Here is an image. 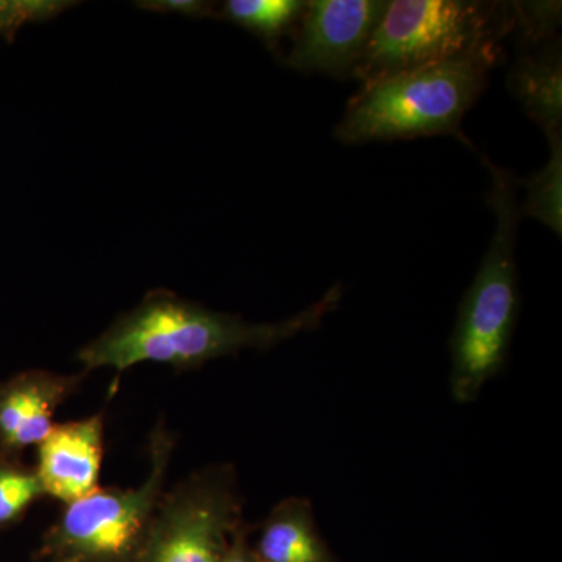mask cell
I'll return each mask as SVG.
<instances>
[{
	"mask_svg": "<svg viewBox=\"0 0 562 562\" xmlns=\"http://www.w3.org/2000/svg\"><path fill=\"white\" fill-rule=\"evenodd\" d=\"M305 7L302 0H228L222 5L221 16L255 33L276 49L281 36L301 21Z\"/></svg>",
	"mask_w": 562,
	"mask_h": 562,
	"instance_id": "12",
	"label": "cell"
},
{
	"mask_svg": "<svg viewBox=\"0 0 562 562\" xmlns=\"http://www.w3.org/2000/svg\"><path fill=\"white\" fill-rule=\"evenodd\" d=\"M44 497L35 468L25 465L21 458L0 453V530L20 524Z\"/></svg>",
	"mask_w": 562,
	"mask_h": 562,
	"instance_id": "14",
	"label": "cell"
},
{
	"mask_svg": "<svg viewBox=\"0 0 562 562\" xmlns=\"http://www.w3.org/2000/svg\"><path fill=\"white\" fill-rule=\"evenodd\" d=\"M85 376L35 369L0 383V453L21 458L29 447L40 446L54 428L55 413Z\"/></svg>",
	"mask_w": 562,
	"mask_h": 562,
	"instance_id": "9",
	"label": "cell"
},
{
	"mask_svg": "<svg viewBox=\"0 0 562 562\" xmlns=\"http://www.w3.org/2000/svg\"><path fill=\"white\" fill-rule=\"evenodd\" d=\"M512 29L509 2L394 0L387 2L353 79L371 83L403 70L501 47Z\"/></svg>",
	"mask_w": 562,
	"mask_h": 562,
	"instance_id": "4",
	"label": "cell"
},
{
	"mask_svg": "<svg viewBox=\"0 0 562 562\" xmlns=\"http://www.w3.org/2000/svg\"><path fill=\"white\" fill-rule=\"evenodd\" d=\"M484 162L492 177L487 205L495 228L479 272L462 297L450 339V391L461 405L476 401L484 384L505 369L520 313L516 243L522 211L517 203V180L508 169Z\"/></svg>",
	"mask_w": 562,
	"mask_h": 562,
	"instance_id": "2",
	"label": "cell"
},
{
	"mask_svg": "<svg viewBox=\"0 0 562 562\" xmlns=\"http://www.w3.org/2000/svg\"><path fill=\"white\" fill-rule=\"evenodd\" d=\"M501 58L491 47L362 85L333 135L347 146L454 135Z\"/></svg>",
	"mask_w": 562,
	"mask_h": 562,
	"instance_id": "3",
	"label": "cell"
},
{
	"mask_svg": "<svg viewBox=\"0 0 562 562\" xmlns=\"http://www.w3.org/2000/svg\"><path fill=\"white\" fill-rule=\"evenodd\" d=\"M254 531L255 525L244 522L233 535L231 546H228L222 562H260L251 549L250 535Z\"/></svg>",
	"mask_w": 562,
	"mask_h": 562,
	"instance_id": "18",
	"label": "cell"
},
{
	"mask_svg": "<svg viewBox=\"0 0 562 562\" xmlns=\"http://www.w3.org/2000/svg\"><path fill=\"white\" fill-rule=\"evenodd\" d=\"M550 158L541 171L525 181L527 199L520 206L522 216L542 222L561 236L562 231V138L550 139Z\"/></svg>",
	"mask_w": 562,
	"mask_h": 562,
	"instance_id": "13",
	"label": "cell"
},
{
	"mask_svg": "<svg viewBox=\"0 0 562 562\" xmlns=\"http://www.w3.org/2000/svg\"><path fill=\"white\" fill-rule=\"evenodd\" d=\"M105 457V413L55 424L36 446L35 471L46 497L68 505L98 490Z\"/></svg>",
	"mask_w": 562,
	"mask_h": 562,
	"instance_id": "8",
	"label": "cell"
},
{
	"mask_svg": "<svg viewBox=\"0 0 562 562\" xmlns=\"http://www.w3.org/2000/svg\"><path fill=\"white\" fill-rule=\"evenodd\" d=\"M139 9L162 11V13H180L192 18H209L214 13L213 3L201 0H150L138 2Z\"/></svg>",
	"mask_w": 562,
	"mask_h": 562,
	"instance_id": "17",
	"label": "cell"
},
{
	"mask_svg": "<svg viewBox=\"0 0 562 562\" xmlns=\"http://www.w3.org/2000/svg\"><path fill=\"white\" fill-rule=\"evenodd\" d=\"M508 90L547 139L562 138L561 41L520 47L508 76Z\"/></svg>",
	"mask_w": 562,
	"mask_h": 562,
	"instance_id": "10",
	"label": "cell"
},
{
	"mask_svg": "<svg viewBox=\"0 0 562 562\" xmlns=\"http://www.w3.org/2000/svg\"><path fill=\"white\" fill-rule=\"evenodd\" d=\"M386 7V0L306 2L286 65L305 74L353 79Z\"/></svg>",
	"mask_w": 562,
	"mask_h": 562,
	"instance_id": "7",
	"label": "cell"
},
{
	"mask_svg": "<svg viewBox=\"0 0 562 562\" xmlns=\"http://www.w3.org/2000/svg\"><path fill=\"white\" fill-rule=\"evenodd\" d=\"M255 530L251 549L260 562H338L317 530L310 498H284Z\"/></svg>",
	"mask_w": 562,
	"mask_h": 562,
	"instance_id": "11",
	"label": "cell"
},
{
	"mask_svg": "<svg viewBox=\"0 0 562 562\" xmlns=\"http://www.w3.org/2000/svg\"><path fill=\"white\" fill-rule=\"evenodd\" d=\"M176 447L165 425L151 431L150 472L138 487H101L68 503L44 532L36 560L136 562L146 546Z\"/></svg>",
	"mask_w": 562,
	"mask_h": 562,
	"instance_id": "5",
	"label": "cell"
},
{
	"mask_svg": "<svg viewBox=\"0 0 562 562\" xmlns=\"http://www.w3.org/2000/svg\"><path fill=\"white\" fill-rule=\"evenodd\" d=\"M513 29L520 47L536 46L558 38L561 24V2H509Z\"/></svg>",
	"mask_w": 562,
	"mask_h": 562,
	"instance_id": "15",
	"label": "cell"
},
{
	"mask_svg": "<svg viewBox=\"0 0 562 562\" xmlns=\"http://www.w3.org/2000/svg\"><path fill=\"white\" fill-rule=\"evenodd\" d=\"M341 301V284H335L290 319L251 324L236 314L214 312L181 299L176 292L155 290L131 312L121 314L94 341L81 347L77 361L85 373L101 368L124 372L140 362L190 371L241 350H269L316 330Z\"/></svg>",
	"mask_w": 562,
	"mask_h": 562,
	"instance_id": "1",
	"label": "cell"
},
{
	"mask_svg": "<svg viewBox=\"0 0 562 562\" xmlns=\"http://www.w3.org/2000/svg\"><path fill=\"white\" fill-rule=\"evenodd\" d=\"M244 501L232 464L192 473L162 492L136 562H222L244 524Z\"/></svg>",
	"mask_w": 562,
	"mask_h": 562,
	"instance_id": "6",
	"label": "cell"
},
{
	"mask_svg": "<svg viewBox=\"0 0 562 562\" xmlns=\"http://www.w3.org/2000/svg\"><path fill=\"white\" fill-rule=\"evenodd\" d=\"M72 3L52 0H22V2H0V35L14 40L18 31L27 22L52 20Z\"/></svg>",
	"mask_w": 562,
	"mask_h": 562,
	"instance_id": "16",
	"label": "cell"
}]
</instances>
